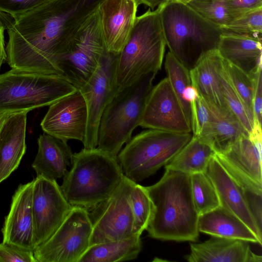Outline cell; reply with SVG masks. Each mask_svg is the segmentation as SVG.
I'll return each mask as SVG.
<instances>
[{"instance_id": "1", "label": "cell", "mask_w": 262, "mask_h": 262, "mask_svg": "<svg viewBox=\"0 0 262 262\" xmlns=\"http://www.w3.org/2000/svg\"><path fill=\"white\" fill-rule=\"evenodd\" d=\"M102 0H50L14 18L7 28L12 69L62 77L58 62Z\"/></svg>"}, {"instance_id": "2", "label": "cell", "mask_w": 262, "mask_h": 262, "mask_svg": "<svg viewBox=\"0 0 262 262\" xmlns=\"http://www.w3.org/2000/svg\"><path fill=\"white\" fill-rule=\"evenodd\" d=\"M154 206L146 230L161 241L194 242L198 240L199 215L191 188V174L165 169L160 180L146 187Z\"/></svg>"}, {"instance_id": "3", "label": "cell", "mask_w": 262, "mask_h": 262, "mask_svg": "<svg viewBox=\"0 0 262 262\" xmlns=\"http://www.w3.org/2000/svg\"><path fill=\"white\" fill-rule=\"evenodd\" d=\"M60 186L67 201L88 211L108 198L124 174L117 157L98 147L73 154Z\"/></svg>"}, {"instance_id": "4", "label": "cell", "mask_w": 262, "mask_h": 262, "mask_svg": "<svg viewBox=\"0 0 262 262\" xmlns=\"http://www.w3.org/2000/svg\"><path fill=\"white\" fill-rule=\"evenodd\" d=\"M158 7L166 45L189 70L203 55L217 49L224 35L222 28L176 0Z\"/></svg>"}, {"instance_id": "5", "label": "cell", "mask_w": 262, "mask_h": 262, "mask_svg": "<svg viewBox=\"0 0 262 262\" xmlns=\"http://www.w3.org/2000/svg\"><path fill=\"white\" fill-rule=\"evenodd\" d=\"M159 8L137 16L128 38L118 54L116 79L119 90L143 76L161 70L166 47Z\"/></svg>"}, {"instance_id": "6", "label": "cell", "mask_w": 262, "mask_h": 262, "mask_svg": "<svg viewBox=\"0 0 262 262\" xmlns=\"http://www.w3.org/2000/svg\"><path fill=\"white\" fill-rule=\"evenodd\" d=\"M157 73L151 72L120 91L100 120L97 147L117 157L123 145L139 126L147 98Z\"/></svg>"}, {"instance_id": "7", "label": "cell", "mask_w": 262, "mask_h": 262, "mask_svg": "<svg viewBox=\"0 0 262 262\" xmlns=\"http://www.w3.org/2000/svg\"><path fill=\"white\" fill-rule=\"evenodd\" d=\"M77 90L58 75L12 69L0 75V113L50 106Z\"/></svg>"}, {"instance_id": "8", "label": "cell", "mask_w": 262, "mask_h": 262, "mask_svg": "<svg viewBox=\"0 0 262 262\" xmlns=\"http://www.w3.org/2000/svg\"><path fill=\"white\" fill-rule=\"evenodd\" d=\"M192 137V133L145 130L132 137L117 159L124 174L135 183L140 182L167 164Z\"/></svg>"}, {"instance_id": "9", "label": "cell", "mask_w": 262, "mask_h": 262, "mask_svg": "<svg viewBox=\"0 0 262 262\" xmlns=\"http://www.w3.org/2000/svg\"><path fill=\"white\" fill-rule=\"evenodd\" d=\"M107 52L97 10L81 26L60 58L62 77L78 90L97 68Z\"/></svg>"}, {"instance_id": "10", "label": "cell", "mask_w": 262, "mask_h": 262, "mask_svg": "<svg viewBox=\"0 0 262 262\" xmlns=\"http://www.w3.org/2000/svg\"><path fill=\"white\" fill-rule=\"evenodd\" d=\"M135 183L124 175L108 198L88 211L92 225L90 246L134 235L129 195Z\"/></svg>"}, {"instance_id": "11", "label": "cell", "mask_w": 262, "mask_h": 262, "mask_svg": "<svg viewBox=\"0 0 262 262\" xmlns=\"http://www.w3.org/2000/svg\"><path fill=\"white\" fill-rule=\"evenodd\" d=\"M92 232L88 211L73 206L57 230L34 251L36 262H79L90 247Z\"/></svg>"}, {"instance_id": "12", "label": "cell", "mask_w": 262, "mask_h": 262, "mask_svg": "<svg viewBox=\"0 0 262 262\" xmlns=\"http://www.w3.org/2000/svg\"><path fill=\"white\" fill-rule=\"evenodd\" d=\"M118 56L107 52L94 73L78 90L85 100L88 111L86 130L82 142L84 148L97 146L100 118L107 105L119 91L116 79Z\"/></svg>"}, {"instance_id": "13", "label": "cell", "mask_w": 262, "mask_h": 262, "mask_svg": "<svg viewBox=\"0 0 262 262\" xmlns=\"http://www.w3.org/2000/svg\"><path fill=\"white\" fill-rule=\"evenodd\" d=\"M34 251L48 239L64 221L72 206L56 180L37 175L33 180Z\"/></svg>"}, {"instance_id": "14", "label": "cell", "mask_w": 262, "mask_h": 262, "mask_svg": "<svg viewBox=\"0 0 262 262\" xmlns=\"http://www.w3.org/2000/svg\"><path fill=\"white\" fill-rule=\"evenodd\" d=\"M139 126L172 133H191V124L167 77L152 86Z\"/></svg>"}, {"instance_id": "15", "label": "cell", "mask_w": 262, "mask_h": 262, "mask_svg": "<svg viewBox=\"0 0 262 262\" xmlns=\"http://www.w3.org/2000/svg\"><path fill=\"white\" fill-rule=\"evenodd\" d=\"M262 139L243 135L223 153L215 157L233 180L244 189L262 195Z\"/></svg>"}, {"instance_id": "16", "label": "cell", "mask_w": 262, "mask_h": 262, "mask_svg": "<svg viewBox=\"0 0 262 262\" xmlns=\"http://www.w3.org/2000/svg\"><path fill=\"white\" fill-rule=\"evenodd\" d=\"M87 122L86 103L77 90L51 104L40 125L45 133L63 141L76 140L82 143Z\"/></svg>"}, {"instance_id": "17", "label": "cell", "mask_w": 262, "mask_h": 262, "mask_svg": "<svg viewBox=\"0 0 262 262\" xmlns=\"http://www.w3.org/2000/svg\"><path fill=\"white\" fill-rule=\"evenodd\" d=\"M139 0H102L98 8L108 53L118 55L125 45L136 17Z\"/></svg>"}, {"instance_id": "18", "label": "cell", "mask_w": 262, "mask_h": 262, "mask_svg": "<svg viewBox=\"0 0 262 262\" xmlns=\"http://www.w3.org/2000/svg\"><path fill=\"white\" fill-rule=\"evenodd\" d=\"M33 183L32 181L17 188L2 232L3 243L34 251Z\"/></svg>"}, {"instance_id": "19", "label": "cell", "mask_w": 262, "mask_h": 262, "mask_svg": "<svg viewBox=\"0 0 262 262\" xmlns=\"http://www.w3.org/2000/svg\"><path fill=\"white\" fill-rule=\"evenodd\" d=\"M206 173L216 190L221 206L242 221L262 242V230L250 210L244 189L226 171L215 155L211 158Z\"/></svg>"}, {"instance_id": "20", "label": "cell", "mask_w": 262, "mask_h": 262, "mask_svg": "<svg viewBox=\"0 0 262 262\" xmlns=\"http://www.w3.org/2000/svg\"><path fill=\"white\" fill-rule=\"evenodd\" d=\"M190 252L185 256L189 262H261L248 242L212 236L201 243H190Z\"/></svg>"}, {"instance_id": "21", "label": "cell", "mask_w": 262, "mask_h": 262, "mask_svg": "<svg viewBox=\"0 0 262 262\" xmlns=\"http://www.w3.org/2000/svg\"><path fill=\"white\" fill-rule=\"evenodd\" d=\"M28 113H11L0 131V183L17 169L26 152Z\"/></svg>"}, {"instance_id": "22", "label": "cell", "mask_w": 262, "mask_h": 262, "mask_svg": "<svg viewBox=\"0 0 262 262\" xmlns=\"http://www.w3.org/2000/svg\"><path fill=\"white\" fill-rule=\"evenodd\" d=\"M202 98L208 109L210 119L207 130L201 138L211 146L215 153L226 151L241 136L249 135L228 107H218Z\"/></svg>"}, {"instance_id": "23", "label": "cell", "mask_w": 262, "mask_h": 262, "mask_svg": "<svg viewBox=\"0 0 262 262\" xmlns=\"http://www.w3.org/2000/svg\"><path fill=\"white\" fill-rule=\"evenodd\" d=\"M37 142L38 151L32 165L37 176L54 180L63 177L73 155L67 142L45 133Z\"/></svg>"}, {"instance_id": "24", "label": "cell", "mask_w": 262, "mask_h": 262, "mask_svg": "<svg viewBox=\"0 0 262 262\" xmlns=\"http://www.w3.org/2000/svg\"><path fill=\"white\" fill-rule=\"evenodd\" d=\"M223 58L217 50L203 55L189 70L191 84L199 95L216 106L228 107L224 100L219 76Z\"/></svg>"}, {"instance_id": "25", "label": "cell", "mask_w": 262, "mask_h": 262, "mask_svg": "<svg viewBox=\"0 0 262 262\" xmlns=\"http://www.w3.org/2000/svg\"><path fill=\"white\" fill-rule=\"evenodd\" d=\"M198 229L200 232L212 236L261 245L262 242L242 221L221 206L199 215Z\"/></svg>"}, {"instance_id": "26", "label": "cell", "mask_w": 262, "mask_h": 262, "mask_svg": "<svg viewBox=\"0 0 262 262\" xmlns=\"http://www.w3.org/2000/svg\"><path fill=\"white\" fill-rule=\"evenodd\" d=\"M222 57L252 76L262 70L261 41L223 35L217 49Z\"/></svg>"}, {"instance_id": "27", "label": "cell", "mask_w": 262, "mask_h": 262, "mask_svg": "<svg viewBox=\"0 0 262 262\" xmlns=\"http://www.w3.org/2000/svg\"><path fill=\"white\" fill-rule=\"evenodd\" d=\"M142 249L141 236L93 245L79 262H119L135 259Z\"/></svg>"}, {"instance_id": "28", "label": "cell", "mask_w": 262, "mask_h": 262, "mask_svg": "<svg viewBox=\"0 0 262 262\" xmlns=\"http://www.w3.org/2000/svg\"><path fill=\"white\" fill-rule=\"evenodd\" d=\"M215 152L202 138L193 136L190 141L165 165V169L192 174L206 172Z\"/></svg>"}, {"instance_id": "29", "label": "cell", "mask_w": 262, "mask_h": 262, "mask_svg": "<svg viewBox=\"0 0 262 262\" xmlns=\"http://www.w3.org/2000/svg\"><path fill=\"white\" fill-rule=\"evenodd\" d=\"M191 188L193 201L199 215L221 206L216 190L206 172L191 174Z\"/></svg>"}, {"instance_id": "30", "label": "cell", "mask_w": 262, "mask_h": 262, "mask_svg": "<svg viewBox=\"0 0 262 262\" xmlns=\"http://www.w3.org/2000/svg\"><path fill=\"white\" fill-rule=\"evenodd\" d=\"M133 215V234L141 236L151 219L154 206L146 187L135 183L129 195Z\"/></svg>"}, {"instance_id": "31", "label": "cell", "mask_w": 262, "mask_h": 262, "mask_svg": "<svg viewBox=\"0 0 262 262\" xmlns=\"http://www.w3.org/2000/svg\"><path fill=\"white\" fill-rule=\"evenodd\" d=\"M164 67L168 78L174 93L178 97L185 115L191 124L190 105L182 98L185 89L191 84L189 70L169 51L167 53Z\"/></svg>"}, {"instance_id": "32", "label": "cell", "mask_w": 262, "mask_h": 262, "mask_svg": "<svg viewBox=\"0 0 262 262\" xmlns=\"http://www.w3.org/2000/svg\"><path fill=\"white\" fill-rule=\"evenodd\" d=\"M223 62L231 84L242 99L249 116L254 121L252 100L256 73L251 76L224 59Z\"/></svg>"}, {"instance_id": "33", "label": "cell", "mask_w": 262, "mask_h": 262, "mask_svg": "<svg viewBox=\"0 0 262 262\" xmlns=\"http://www.w3.org/2000/svg\"><path fill=\"white\" fill-rule=\"evenodd\" d=\"M222 29L224 35L248 37L261 41L262 8L244 14Z\"/></svg>"}, {"instance_id": "34", "label": "cell", "mask_w": 262, "mask_h": 262, "mask_svg": "<svg viewBox=\"0 0 262 262\" xmlns=\"http://www.w3.org/2000/svg\"><path fill=\"white\" fill-rule=\"evenodd\" d=\"M187 4L206 20L221 28L234 20L228 7V0H191Z\"/></svg>"}, {"instance_id": "35", "label": "cell", "mask_w": 262, "mask_h": 262, "mask_svg": "<svg viewBox=\"0 0 262 262\" xmlns=\"http://www.w3.org/2000/svg\"><path fill=\"white\" fill-rule=\"evenodd\" d=\"M219 70V76L226 104L235 115L246 131L249 134L253 127L254 121L250 118L238 94L231 84L223 65Z\"/></svg>"}, {"instance_id": "36", "label": "cell", "mask_w": 262, "mask_h": 262, "mask_svg": "<svg viewBox=\"0 0 262 262\" xmlns=\"http://www.w3.org/2000/svg\"><path fill=\"white\" fill-rule=\"evenodd\" d=\"M191 133L193 136L202 137L209 126L210 115L208 109L202 97L190 103Z\"/></svg>"}, {"instance_id": "37", "label": "cell", "mask_w": 262, "mask_h": 262, "mask_svg": "<svg viewBox=\"0 0 262 262\" xmlns=\"http://www.w3.org/2000/svg\"><path fill=\"white\" fill-rule=\"evenodd\" d=\"M50 0H0V11L14 19L38 7Z\"/></svg>"}, {"instance_id": "38", "label": "cell", "mask_w": 262, "mask_h": 262, "mask_svg": "<svg viewBox=\"0 0 262 262\" xmlns=\"http://www.w3.org/2000/svg\"><path fill=\"white\" fill-rule=\"evenodd\" d=\"M36 262L34 251L2 242L0 243V262Z\"/></svg>"}, {"instance_id": "39", "label": "cell", "mask_w": 262, "mask_h": 262, "mask_svg": "<svg viewBox=\"0 0 262 262\" xmlns=\"http://www.w3.org/2000/svg\"><path fill=\"white\" fill-rule=\"evenodd\" d=\"M228 7L235 19L248 12L262 8V0H228Z\"/></svg>"}, {"instance_id": "40", "label": "cell", "mask_w": 262, "mask_h": 262, "mask_svg": "<svg viewBox=\"0 0 262 262\" xmlns=\"http://www.w3.org/2000/svg\"><path fill=\"white\" fill-rule=\"evenodd\" d=\"M255 87L252 100L254 122L261 124L262 112V70L254 75Z\"/></svg>"}, {"instance_id": "41", "label": "cell", "mask_w": 262, "mask_h": 262, "mask_svg": "<svg viewBox=\"0 0 262 262\" xmlns=\"http://www.w3.org/2000/svg\"><path fill=\"white\" fill-rule=\"evenodd\" d=\"M199 94L196 89L192 85L187 86L184 90L182 98L187 103L195 100L199 97Z\"/></svg>"}, {"instance_id": "42", "label": "cell", "mask_w": 262, "mask_h": 262, "mask_svg": "<svg viewBox=\"0 0 262 262\" xmlns=\"http://www.w3.org/2000/svg\"><path fill=\"white\" fill-rule=\"evenodd\" d=\"M4 31V26L0 20V68L4 60H6L7 58L5 46Z\"/></svg>"}, {"instance_id": "43", "label": "cell", "mask_w": 262, "mask_h": 262, "mask_svg": "<svg viewBox=\"0 0 262 262\" xmlns=\"http://www.w3.org/2000/svg\"><path fill=\"white\" fill-rule=\"evenodd\" d=\"M168 1L169 0H139L140 4L145 5L152 10Z\"/></svg>"}, {"instance_id": "44", "label": "cell", "mask_w": 262, "mask_h": 262, "mask_svg": "<svg viewBox=\"0 0 262 262\" xmlns=\"http://www.w3.org/2000/svg\"><path fill=\"white\" fill-rule=\"evenodd\" d=\"M11 113H0V131L6 121Z\"/></svg>"}, {"instance_id": "45", "label": "cell", "mask_w": 262, "mask_h": 262, "mask_svg": "<svg viewBox=\"0 0 262 262\" xmlns=\"http://www.w3.org/2000/svg\"><path fill=\"white\" fill-rule=\"evenodd\" d=\"M176 1L181 2V3H184V4H187V3H188L189 2H190L191 0H176Z\"/></svg>"}]
</instances>
